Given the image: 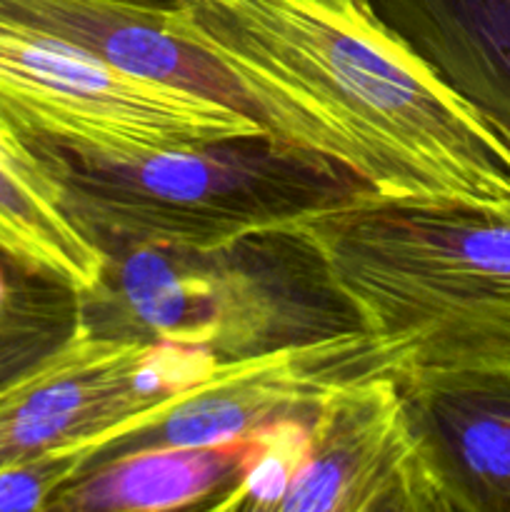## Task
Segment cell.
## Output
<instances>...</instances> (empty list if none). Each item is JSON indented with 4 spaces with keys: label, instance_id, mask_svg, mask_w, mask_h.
<instances>
[{
    "label": "cell",
    "instance_id": "6da1fadb",
    "mask_svg": "<svg viewBox=\"0 0 510 512\" xmlns=\"http://www.w3.org/2000/svg\"><path fill=\"white\" fill-rule=\"evenodd\" d=\"M168 20L228 70L273 138L375 198L510 218V140L373 0H183Z\"/></svg>",
    "mask_w": 510,
    "mask_h": 512
},
{
    "label": "cell",
    "instance_id": "7a4b0ae2",
    "mask_svg": "<svg viewBox=\"0 0 510 512\" xmlns=\"http://www.w3.org/2000/svg\"><path fill=\"white\" fill-rule=\"evenodd\" d=\"M370 333L410 348L405 380L510 370V218L360 193L295 225Z\"/></svg>",
    "mask_w": 510,
    "mask_h": 512
},
{
    "label": "cell",
    "instance_id": "3957f363",
    "mask_svg": "<svg viewBox=\"0 0 510 512\" xmlns=\"http://www.w3.org/2000/svg\"><path fill=\"white\" fill-rule=\"evenodd\" d=\"M33 148L63 208L103 250L155 243L215 253L370 193L330 160L273 135L143 158H103L53 143Z\"/></svg>",
    "mask_w": 510,
    "mask_h": 512
},
{
    "label": "cell",
    "instance_id": "277c9868",
    "mask_svg": "<svg viewBox=\"0 0 510 512\" xmlns=\"http://www.w3.org/2000/svg\"><path fill=\"white\" fill-rule=\"evenodd\" d=\"M0 123L28 143L103 158L270 135L220 100L115 70L0 18Z\"/></svg>",
    "mask_w": 510,
    "mask_h": 512
},
{
    "label": "cell",
    "instance_id": "5b68a950",
    "mask_svg": "<svg viewBox=\"0 0 510 512\" xmlns=\"http://www.w3.org/2000/svg\"><path fill=\"white\" fill-rule=\"evenodd\" d=\"M278 512H453L398 375L333 388Z\"/></svg>",
    "mask_w": 510,
    "mask_h": 512
},
{
    "label": "cell",
    "instance_id": "8992f818",
    "mask_svg": "<svg viewBox=\"0 0 510 512\" xmlns=\"http://www.w3.org/2000/svg\"><path fill=\"white\" fill-rule=\"evenodd\" d=\"M408 370L410 348L403 340L365 328L223 360L213 378L178 400L158 423L105 450V458L143 448L238 445L285 415L313 413L333 388L375 375L405 380Z\"/></svg>",
    "mask_w": 510,
    "mask_h": 512
},
{
    "label": "cell",
    "instance_id": "52a82bcc",
    "mask_svg": "<svg viewBox=\"0 0 510 512\" xmlns=\"http://www.w3.org/2000/svg\"><path fill=\"white\" fill-rule=\"evenodd\" d=\"M153 345L93 335L73 320L68 333L0 383V468L113 428L160 403L140 380Z\"/></svg>",
    "mask_w": 510,
    "mask_h": 512
},
{
    "label": "cell",
    "instance_id": "ba28073f",
    "mask_svg": "<svg viewBox=\"0 0 510 512\" xmlns=\"http://www.w3.org/2000/svg\"><path fill=\"white\" fill-rule=\"evenodd\" d=\"M215 268L220 318L213 353L220 360L363 330L320 253L298 228L250 235L215 250Z\"/></svg>",
    "mask_w": 510,
    "mask_h": 512
},
{
    "label": "cell",
    "instance_id": "9c48e42d",
    "mask_svg": "<svg viewBox=\"0 0 510 512\" xmlns=\"http://www.w3.org/2000/svg\"><path fill=\"white\" fill-rule=\"evenodd\" d=\"M98 283L73 295V320L93 335L213 350L218 335L215 253L118 245Z\"/></svg>",
    "mask_w": 510,
    "mask_h": 512
},
{
    "label": "cell",
    "instance_id": "30bf717a",
    "mask_svg": "<svg viewBox=\"0 0 510 512\" xmlns=\"http://www.w3.org/2000/svg\"><path fill=\"white\" fill-rule=\"evenodd\" d=\"M170 5L160 0H0V18L73 45L135 78L208 95L258 120L228 70L170 28Z\"/></svg>",
    "mask_w": 510,
    "mask_h": 512
},
{
    "label": "cell",
    "instance_id": "8fae6325",
    "mask_svg": "<svg viewBox=\"0 0 510 512\" xmlns=\"http://www.w3.org/2000/svg\"><path fill=\"white\" fill-rule=\"evenodd\" d=\"M453 512H510V370L403 380Z\"/></svg>",
    "mask_w": 510,
    "mask_h": 512
},
{
    "label": "cell",
    "instance_id": "7c38bea8",
    "mask_svg": "<svg viewBox=\"0 0 510 512\" xmlns=\"http://www.w3.org/2000/svg\"><path fill=\"white\" fill-rule=\"evenodd\" d=\"M373 8L510 140V0H373Z\"/></svg>",
    "mask_w": 510,
    "mask_h": 512
},
{
    "label": "cell",
    "instance_id": "4fadbf2b",
    "mask_svg": "<svg viewBox=\"0 0 510 512\" xmlns=\"http://www.w3.org/2000/svg\"><path fill=\"white\" fill-rule=\"evenodd\" d=\"M0 253L70 295L93 288L108 253L75 223L33 143L0 123Z\"/></svg>",
    "mask_w": 510,
    "mask_h": 512
},
{
    "label": "cell",
    "instance_id": "5bb4252c",
    "mask_svg": "<svg viewBox=\"0 0 510 512\" xmlns=\"http://www.w3.org/2000/svg\"><path fill=\"white\" fill-rule=\"evenodd\" d=\"M243 443L218 448H143L105 458L65 485L50 510L163 512L210 508L238 483Z\"/></svg>",
    "mask_w": 510,
    "mask_h": 512
},
{
    "label": "cell",
    "instance_id": "9a60e30c",
    "mask_svg": "<svg viewBox=\"0 0 510 512\" xmlns=\"http://www.w3.org/2000/svg\"><path fill=\"white\" fill-rule=\"evenodd\" d=\"M313 413L285 415L243 440L240 478L213 510H278L285 490L303 465Z\"/></svg>",
    "mask_w": 510,
    "mask_h": 512
},
{
    "label": "cell",
    "instance_id": "2e32d148",
    "mask_svg": "<svg viewBox=\"0 0 510 512\" xmlns=\"http://www.w3.org/2000/svg\"><path fill=\"white\" fill-rule=\"evenodd\" d=\"M28 270L0 253V383L48 353L63 330L58 305L35 293L25 280Z\"/></svg>",
    "mask_w": 510,
    "mask_h": 512
},
{
    "label": "cell",
    "instance_id": "e0dca14e",
    "mask_svg": "<svg viewBox=\"0 0 510 512\" xmlns=\"http://www.w3.org/2000/svg\"><path fill=\"white\" fill-rule=\"evenodd\" d=\"M88 458L73 443L0 468V512L50 510L65 485L88 468Z\"/></svg>",
    "mask_w": 510,
    "mask_h": 512
},
{
    "label": "cell",
    "instance_id": "ac0fdd59",
    "mask_svg": "<svg viewBox=\"0 0 510 512\" xmlns=\"http://www.w3.org/2000/svg\"><path fill=\"white\" fill-rule=\"evenodd\" d=\"M160 3H183V0H160Z\"/></svg>",
    "mask_w": 510,
    "mask_h": 512
}]
</instances>
